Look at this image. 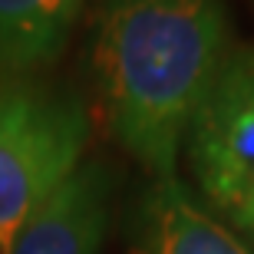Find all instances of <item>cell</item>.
Instances as JSON below:
<instances>
[{"label": "cell", "instance_id": "6da1fadb", "mask_svg": "<svg viewBox=\"0 0 254 254\" xmlns=\"http://www.w3.org/2000/svg\"><path fill=\"white\" fill-rule=\"evenodd\" d=\"M231 50L221 0H96L106 129L152 182L175 179L189 126Z\"/></svg>", "mask_w": 254, "mask_h": 254}, {"label": "cell", "instance_id": "7a4b0ae2", "mask_svg": "<svg viewBox=\"0 0 254 254\" xmlns=\"http://www.w3.org/2000/svg\"><path fill=\"white\" fill-rule=\"evenodd\" d=\"M89 129L83 96L37 79L0 83V241L7 248L86 162Z\"/></svg>", "mask_w": 254, "mask_h": 254}, {"label": "cell", "instance_id": "3957f363", "mask_svg": "<svg viewBox=\"0 0 254 254\" xmlns=\"http://www.w3.org/2000/svg\"><path fill=\"white\" fill-rule=\"evenodd\" d=\"M182 152L205 208L254 251V47L228 53Z\"/></svg>", "mask_w": 254, "mask_h": 254}, {"label": "cell", "instance_id": "277c9868", "mask_svg": "<svg viewBox=\"0 0 254 254\" xmlns=\"http://www.w3.org/2000/svg\"><path fill=\"white\" fill-rule=\"evenodd\" d=\"M109 205L113 172L103 162H83L20 228L7 254H103Z\"/></svg>", "mask_w": 254, "mask_h": 254}, {"label": "cell", "instance_id": "5b68a950", "mask_svg": "<svg viewBox=\"0 0 254 254\" xmlns=\"http://www.w3.org/2000/svg\"><path fill=\"white\" fill-rule=\"evenodd\" d=\"M129 254H254L241 238L225 228L205 205H198L189 185L155 179L132 215Z\"/></svg>", "mask_w": 254, "mask_h": 254}, {"label": "cell", "instance_id": "8992f818", "mask_svg": "<svg viewBox=\"0 0 254 254\" xmlns=\"http://www.w3.org/2000/svg\"><path fill=\"white\" fill-rule=\"evenodd\" d=\"M83 0H0V83L37 79L69 43Z\"/></svg>", "mask_w": 254, "mask_h": 254}, {"label": "cell", "instance_id": "52a82bcc", "mask_svg": "<svg viewBox=\"0 0 254 254\" xmlns=\"http://www.w3.org/2000/svg\"><path fill=\"white\" fill-rule=\"evenodd\" d=\"M0 254H7V245H3V241H0Z\"/></svg>", "mask_w": 254, "mask_h": 254}]
</instances>
